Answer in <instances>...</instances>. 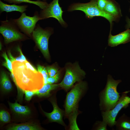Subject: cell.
<instances>
[{"instance_id": "23", "label": "cell", "mask_w": 130, "mask_h": 130, "mask_svg": "<svg viewBox=\"0 0 130 130\" xmlns=\"http://www.w3.org/2000/svg\"><path fill=\"white\" fill-rule=\"evenodd\" d=\"M37 69L38 71L43 76L44 85L47 84V79L49 77L46 67L39 65L37 66Z\"/></svg>"}, {"instance_id": "1", "label": "cell", "mask_w": 130, "mask_h": 130, "mask_svg": "<svg viewBox=\"0 0 130 130\" xmlns=\"http://www.w3.org/2000/svg\"><path fill=\"white\" fill-rule=\"evenodd\" d=\"M13 72L16 81V85L18 90L36 91L44 85L41 74L34 72L27 68L24 62L15 61L12 63Z\"/></svg>"}, {"instance_id": "16", "label": "cell", "mask_w": 130, "mask_h": 130, "mask_svg": "<svg viewBox=\"0 0 130 130\" xmlns=\"http://www.w3.org/2000/svg\"><path fill=\"white\" fill-rule=\"evenodd\" d=\"M59 87V84H44L40 89L36 91L35 95L40 97H47L50 95L51 92Z\"/></svg>"}, {"instance_id": "31", "label": "cell", "mask_w": 130, "mask_h": 130, "mask_svg": "<svg viewBox=\"0 0 130 130\" xmlns=\"http://www.w3.org/2000/svg\"><path fill=\"white\" fill-rule=\"evenodd\" d=\"M26 67L29 70H31L34 72H38L37 70L27 60L24 62Z\"/></svg>"}, {"instance_id": "35", "label": "cell", "mask_w": 130, "mask_h": 130, "mask_svg": "<svg viewBox=\"0 0 130 130\" xmlns=\"http://www.w3.org/2000/svg\"><path fill=\"white\" fill-rule=\"evenodd\" d=\"M129 12H130V8L129 10Z\"/></svg>"}, {"instance_id": "19", "label": "cell", "mask_w": 130, "mask_h": 130, "mask_svg": "<svg viewBox=\"0 0 130 130\" xmlns=\"http://www.w3.org/2000/svg\"><path fill=\"white\" fill-rule=\"evenodd\" d=\"M9 3L20 4L22 3H28L35 5L39 7L42 9L45 8L48 3L46 2L40 0L32 1L30 0H4Z\"/></svg>"}, {"instance_id": "4", "label": "cell", "mask_w": 130, "mask_h": 130, "mask_svg": "<svg viewBox=\"0 0 130 130\" xmlns=\"http://www.w3.org/2000/svg\"><path fill=\"white\" fill-rule=\"evenodd\" d=\"M86 87V83L80 81L67 93L65 104V114L66 116L68 117L73 111L78 109V101Z\"/></svg>"}, {"instance_id": "10", "label": "cell", "mask_w": 130, "mask_h": 130, "mask_svg": "<svg viewBox=\"0 0 130 130\" xmlns=\"http://www.w3.org/2000/svg\"><path fill=\"white\" fill-rule=\"evenodd\" d=\"M63 11L59 3V0H53L48 4L46 7L40 11L39 16L42 20L53 17L57 20L63 26L67 24L62 18Z\"/></svg>"}, {"instance_id": "18", "label": "cell", "mask_w": 130, "mask_h": 130, "mask_svg": "<svg viewBox=\"0 0 130 130\" xmlns=\"http://www.w3.org/2000/svg\"><path fill=\"white\" fill-rule=\"evenodd\" d=\"M0 84L1 89L4 92H9L12 89V85L9 79L3 71H2L1 72Z\"/></svg>"}, {"instance_id": "26", "label": "cell", "mask_w": 130, "mask_h": 130, "mask_svg": "<svg viewBox=\"0 0 130 130\" xmlns=\"http://www.w3.org/2000/svg\"><path fill=\"white\" fill-rule=\"evenodd\" d=\"M46 67L50 77L54 76L58 72V69L55 66H48Z\"/></svg>"}, {"instance_id": "5", "label": "cell", "mask_w": 130, "mask_h": 130, "mask_svg": "<svg viewBox=\"0 0 130 130\" xmlns=\"http://www.w3.org/2000/svg\"><path fill=\"white\" fill-rule=\"evenodd\" d=\"M53 31V28H51L47 27L44 29L38 24L36 26L32 34L36 44L44 57L47 59L50 57L48 40Z\"/></svg>"}, {"instance_id": "32", "label": "cell", "mask_w": 130, "mask_h": 130, "mask_svg": "<svg viewBox=\"0 0 130 130\" xmlns=\"http://www.w3.org/2000/svg\"><path fill=\"white\" fill-rule=\"evenodd\" d=\"M126 20L127 24L125 26L126 29H130V19L128 17H126Z\"/></svg>"}, {"instance_id": "20", "label": "cell", "mask_w": 130, "mask_h": 130, "mask_svg": "<svg viewBox=\"0 0 130 130\" xmlns=\"http://www.w3.org/2000/svg\"><path fill=\"white\" fill-rule=\"evenodd\" d=\"M41 129L38 126L32 124H16L8 127V130H39Z\"/></svg>"}, {"instance_id": "12", "label": "cell", "mask_w": 130, "mask_h": 130, "mask_svg": "<svg viewBox=\"0 0 130 130\" xmlns=\"http://www.w3.org/2000/svg\"><path fill=\"white\" fill-rule=\"evenodd\" d=\"M53 107V110L50 113H47L43 110L45 115L51 122H56L65 125L63 120V113L62 111L58 107L55 100H51Z\"/></svg>"}, {"instance_id": "21", "label": "cell", "mask_w": 130, "mask_h": 130, "mask_svg": "<svg viewBox=\"0 0 130 130\" xmlns=\"http://www.w3.org/2000/svg\"><path fill=\"white\" fill-rule=\"evenodd\" d=\"M78 114V109L73 111L68 116L70 123V128L71 130H79L77 125L76 119Z\"/></svg>"}, {"instance_id": "9", "label": "cell", "mask_w": 130, "mask_h": 130, "mask_svg": "<svg viewBox=\"0 0 130 130\" xmlns=\"http://www.w3.org/2000/svg\"><path fill=\"white\" fill-rule=\"evenodd\" d=\"M41 20L37 12L35 13L32 17L27 16L24 12L19 18L13 19L19 29L29 35L32 34L37 22Z\"/></svg>"}, {"instance_id": "11", "label": "cell", "mask_w": 130, "mask_h": 130, "mask_svg": "<svg viewBox=\"0 0 130 130\" xmlns=\"http://www.w3.org/2000/svg\"><path fill=\"white\" fill-rule=\"evenodd\" d=\"M111 30L110 29L108 37L109 46L115 47L130 41V29H127L125 31L115 35L111 34Z\"/></svg>"}, {"instance_id": "25", "label": "cell", "mask_w": 130, "mask_h": 130, "mask_svg": "<svg viewBox=\"0 0 130 130\" xmlns=\"http://www.w3.org/2000/svg\"><path fill=\"white\" fill-rule=\"evenodd\" d=\"M107 123L103 120L98 121L96 122L95 124V130H107Z\"/></svg>"}, {"instance_id": "33", "label": "cell", "mask_w": 130, "mask_h": 130, "mask_svg": "<svg viewBox=\"0 0 130 130\" xmlns=\"http://www.w3.org/2000/svg\"><path fill=\"white\" fill-rule=\"evenodd\" d=\"M0 50H1L2 48V45L1 43L0 42Z\"/></svg>"}, {"instance_id": "15", "label": "cell", "mask_w": 130, "mask_h": 130, "mask_svg": "<svg viewBox=\"0 0 130 130\" xmlns=\"http://www.w3.org/2000/svg\"><path fill=\"white\" fill-rule=\"evenodd\" d=\"M115 125L117 130H130V117L123 114L116 121Z\"/></svg>"}, {"instance_id": "7", "label": "cell", "mask_w": 130, "mask_h": 130, "mask_svg": "<svg viewBox=\"0 0 130 130\" xmlns=\"http://www.w3.org/2000/svg\"><path fill=\"white\" fill-rule=\"evenodd\" d=\"M127 91L122 93L116 104L111 110L106 111H102L103 120L106 122L110 127L115 125L116 119L119 111L123 108H126L130 104V97L127 93L129 92Z\"/></svg>"}, {"instance_id": "28", "label": "cell", "mask_w": 130, "mask_h": 130, "mask_svg": "<svg viewBox=\"0 0 130 130\" xmlns=\"http://www.w3.org/2000/svg\"><path fill=\"white\" fill-rule=\"evenodd\" d=\"M25 95V99L27 101H30L32 97L35 95L36 91H32L28 90H25L24 91Z\"/></svg>"}, {"instance_id": "2", "label": "cell", "mask_w": 130, "mask_h": 130, "mask_svg": "<svg viewBox=\"0 0 130 130\" xmlns=\"http://www.w3.org/2000/svg\"><path fill=\"white\" fill-rule=\"evenodd\" d=\"M121 80H115L110 75L108 76L107 83L105 88L100 93L99 106L102 111L111 110L117 103L120 97L117 90Z\"/></svg>"}, {"instance_id": "29", "label": "cell", "mask_w": 130, "mask_h": 130, "mask_svg": "<svg viewBox=\"0 0 130 130\" xmlns=\"http://www.w3.org/2000/svg\"><path fill=\"white\" fill-rule=\"evenodd\" d=\"M17 50L19 52L20 55L19 57L15 58V61H19L21 62H23L27 61L25 57L23 54L19 46H18L17 47Z\"/></svg>"}, {"instance_id": "14", "label": "cell", "mask_w": 130, "mask_h": 130, "mask_svg": "<svg viewBox=\"0 0 130 130\" xmlns=\"http://www.w3.org/2000/svg\"><path fill=\"white\" fill-rule=\"evenodd\" d=\"M28 6L18 5L13 4L9 5L5 3L0 0V11L1 13L4 11L7 13L13 11L19 12L22 13L26 10Z\"/></svg>"}, {"instance_id": "6", "label": "cell", "mask_w": 130, "mask_h": 130, "mask_svg": "<svg viewBox=\"0 0 130 130\" xmlns=\"http://www.w3.org/2000/svg\"><path fill=\"white\" fill-rule=\"evenodd\" d=\"M85 74L84 71L81 68L78 63L66 67L63 79L59 84V87L67 91L76 82L81 81Z\"/></svg>"}, {"instance_id": "13", "label": "cell", "mask_w": 130, "mask_h": 130, "mask_svg": "<svg viewBox=\"0 0 130 130\" xmlns=\"http://www.w3.org/2000/svg\"><path fill=\"white\" fill-rule=\"evenodd\" d=\"M104 11L118 20L122 16L119 6L114 0H107Z\"/></svg>"}, {"instance_id": "8", "label": "cell", "mask_w": 130, "mask_h": 130, "mask_svg": "<svg viewBox=\"0 0 130 130\" xmlns=\"http://www.w3.org/2000/svg\"><path fill=\"white\" fill-rule=\"evenodd\" d=\"M0 33L4 38L5 43L21 40L24 37L23 34L19 31V29L12 20L1 21Z\"/></svg>"}, {"instance_id": "27", "label": "cell", "mask_w": 130, "mask_h": 130, "mask_svg": "<svg viewBox=\"0 0 130 130\" xmlns=\"http://www.w3.org/2000/svg\"><path fill=\"white\" fill-rule=\"evenodd\" d=\"M60 73L58 72L54 76L52 77H49L47 79V84H53L57 83L59 79Z\"/></svg>"}, {"instance_id": "24", "label": "cell", "mask_w": 130, "mask_h": 130, "mask_svg": "<svg viewBox=\"0 0 130 130\" xmlns=\"http://www.w3.org/2000/svg\"><path fill=\"white\" fill-rule=\"evenodd\" d=\"M10 117L9 113L4 110H1L0 111V120L4 123H7L10 121Z\"/></svg>"}, {"instance_id": "34", "label": "cell", "mask_w": 130, "mask_h": 130, "mask_svg": "<svg viewBox=\"0 0 130 130\" xmlns=\"http://www.w3.org/2000/svg\"><path fill=\"white\" fill-rule=\"evenodd\" d=\"M43 0V1H46V0Z\"/></svg>"}, {"instance_id": "3", "label": "cell", "mask_w": 130, "mask_h": 130, "mask_svg": "<svg viewBox=\"0 0 130 130\" xmlns=\"http://www.w3.org/2000/svg\"><path fill=\"white\" fill-rule=\"evenodd\" d=\"M76 10L83 11L88 19H91L95 17L105 18L109 22L111 29H112L113 21H117L119 20L105 11L100 9L97 6V0H91L89 2L86 3H74L69 6L68 9L69 11Z\"/></svg>"}, {"instance_id": "30", "label": "cell", "mask_w": 130, "mask_h": 130, "mask_svg": "<svg viewBox=\"0 0 130 130\" xmlns=\"http://www.w3.org/2000/svg\"><path fill=\"white\" fill-rule=\"evenodd\" d=\"M107 1V0H97V5L99 8L101 10L104 11Z\"/></svg>"}, {"instance_id": "17", "label": "cell", "mask_w": 130, "mask_h": 130, "mask_svg": "<svg viewBox=\"0 0 130 130\" xmlns=\"http://www.w3.org/2000/svg\"><path fill=\"white\" fill-rule=\"evenodd\" d=\"M9 104L12 110L17 114L26 115L31 113L30 110L28 107L21 105L17 102L14 103L9 102Z\"/></svg>"}, {"instance_id": "22", "label": "cell", "mask_w": 130, "mask_h": 130, "mask_svg": "<svg viewBox=\"0 0 130 130\" xmlns=\"http://www.w3.org/2000/svg\"><path fill=\"white\" fill-rule=\"evenodd\" d=\"M2 56L4 58L5 61L3 62L2 65L7 68L11 72H13L12 63L10 60L9 59L5 52L2 54Z\"/></svg>"}]
</instances>
